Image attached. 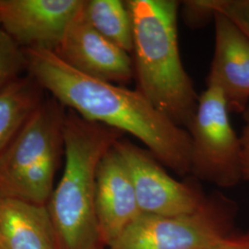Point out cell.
I'll list each match as a JSON object with an SVG mask.
<instances>
[{
	"label": "cell",
	"mask_w": 249,
	"mask_h": 249,
	"mask_svg": "<svg viewBox=\"0 0 249 249\" xmlns=\"http://www.w3.org/2000/svg\"><path fill=\"white\" fill-rule=\"evenodd\" d=\"M215 45L207 87L222 90L229 112L249 106V37L231 18L215 11Z\"/></svg>",
	"instance_id": "obj_11"
},
{
	"label": "cell",
	"mask_w": 249,
	"mask_h": 249,
	"mask_svg": "<svg viewBox=\"0 0 249 249\" xmlns=\"http://www.w3.org/2000/svg\"><path fill=\"white\" fill-rule=\"evenodd\" d=\"M216 249H249V231L243 234H233L224 245Z\"/></svg>",
	"instance_id": "obj_19"
},
{
	"label": "cell",
	"mask_w": 249,
	"mask_h": 249,
	"mask_svg": "<svg viewBox=\"0 0 249 249\" xmlns=\"http://www.w3.org/2000/svg\"><path fill=\"white\" fill-rule=\"evenodd\" d=\"M114 147L128 170L142 213L179 216L192 213L204 203L206 196L199 187L170 177L148 150L124 138Z\"/></svg>",
	"instance_id": "obj_7"
},
{
	"label": "cell",
	"mask_w": 249,
	"mask_h": 249,
	"mask_svg": "<svg viewBox=\"0 0 249 249\" xmlns=\"http://www.w3.org/2000/svg\"><path fill=\"white\" fill-rule=\"evenodd\" d=\"M53 53L72 69L93 79L121 86L133 80L131 54L99 34L82 9Z\"/></svg>",
	"instance_id": "obj_9"
},
{
	"label": "cell",
	"mask_w": 249,
	"mask_h": 249,
	"mask_svg": "<svg viewBox=\"0 0 249 249\" xmlns=\"http://www.w3.org/2000/svg\"><path fill=\"white\" fill-rule=\"evenodd\" d=\"M245 126L240 136L242 179L249 182V106L243 114Z\"/></svg>",
	"instance_id": "obj_18"
},
{
	"label": "cell",
	"mask_w": 249,
	"mask_h": 249,
	"mask_svg": "<svg viewBox=\"0 0 249 249\" xmlns=\"http://www.w3.org/2000/svg\"><path fill=\"white\" fill-rule=\"evenodd\" d=\"M133 25L137 90L175 124L187 129L198 103L181 60L176 0H127Z\"/></svg>",
	"instance_id": "obj_2"
},
{
	"label": "cell",
	"mask_w": 249,
	"mask_h": 249,
	"mask_svg": "<svg viewBox=\"0 0 249 249\" xmlns=\"http://www.w3.org/2000/svg\"><path fill=\"white\" fill-rule=\"evenodd\" d=\"M27 71L62 106L82 118L137 138L154 158L180 176L190 173L191 142L137 89L93 79L72 69L52 52L23 48Z\"/></svg>",
	"instance_id": "obj_1"
},
{
	"label": "cell",
	"mask_w": 249,
	"mask_h": 249,
	"mask_svg": "<svg viewBox=\"0 0 249 249\" xmlns=\"http://www.w3.org/2000/svg\"><path fill=\"white\" fill-rule=\"evenodd\" d=\"M84 0H0V27L21 48L53 52Z\"/></svg>",
	"instance_id": "obj_8"
},
{
	"label": "cell",
	"mask_w": 249,
	"mask_h": 249,
	"mask_svg": "<svg viewBox=\"0 0 249 249\" xmlns=\"http://www.w3.org/2000/svg\"><path fill=\"white\" fill-rule=\"evenodd\" d=\"M211 7L231 18L249 37V0H211Z\"/></svg>",
	"instance_id": "obj_16"
},
{
	"label": "cell",
	"mask_w": 249,
	"mask_h": 249,
	"mask_svg": "<svg viewBox=\"0 0 249 249\" xmlns=\"http://www.w3.org/2000/svg\"><path fill=\"white\" fill-rule=\"evenodd\" d=\"M27 71L26 55L0 27V89Z\"/></svg>",
	"instance_id": "obj_15"
},
{
	"label": "cell",
	"mask_w": 249,
	"mask_h": 249,
	"mask_svg": "<svg viewBox=\"0 0 249 249\" xmlns=\"http://www.w3.org/2000/svg\"><path fill=\"white\" fill-rule=\"evenodd\" d=\"M66 107L45 98L0 153V195L47 205L64 153Z\"/></svg>",
	"instance_id": "obj_4"
},
{
	"label": "cell",
	"mask_w": 249,
	"mask_h": 249,
	"mask_svg": "<svg viewBox=\"0 0 249 249\" xmlns=\"http://www.w3.org/2000/svg\"><path fill=\"white\" fill-rule=\"evenodd\" d=\"M236 204L215 193L192 213L179 216L142 214L107 249H216L230 232Z\"/></svg>",
	"instance_id": "obj_5"
},
{
	"label": "cell",
	"mask_w": 249,
	"mask_h": 249,
	"mask_svg": "<svg viewBox=\"0 0 249 249\" xmlns=\"http://www.w3.org/2000/svg\"><path fill=\"white\" fill-rule=\"evenodd\" d=\"M44 90L29 74L0 89V153L44 101Z\"/></svg>",
	"instance_id": "obj_13"
},
{
	"label": "cell",
	"mask_w": 249,
	"mask_h": 249,
	"mask_svg": "<svg viewBox=\"0 0 249 249\" xmlns=\"http://www.w3.org/2000/svg\"><path fill=\"white\" fill-rule=\"evenodd\" d=\"M125 134L88 121L71 109L64 125L65 167L47 203L58 249L102 248L95 212L100 160Z\"/></svg>",
	"instance_id": "obj_3"
},
{
	"label": "cell",
	"mask_w": 249,
	"mask_h": 249,
	"mask_svg": "<svg viewBox=\"0 0 249 249\" xmlns=\"http://www.w3.org/2000/svg\"><path fill=\"white\" fill-rule=\"evenodd\" d=\"M214 11L211 0H190L183 2L182 16L184 21L191 28L202 27L214 19Z\"/></svg>",
	"instance_id": "obj_17"
},
{
	"label": "cell",
	"mask_w": 249,
	"mask_h": 249,
	"mask_svg": "<svg viewBox=\"0 0 249 249\" xmlns=\"http://www.w3.org/2000/svg\"><path fill=\"white\" fill-rule=\"evenodd\" d=\"M0 249H58L47 205L0 195Z\"/></svg>",
	"instance_id": "obj_12"
},
{
	"label": "cell",
	"mask_w": 249,
	"mask_h": 249,
	"mask_svg": "<svg viewBox=\"0 0 249 249\" xmlns=\"http://www.w3.org/2000/svg\"><path fill=\"white\" fill-rule=\"evenodd\" d=\"M229 113L222 90L208 86L187 127L191 142L190 173L222 187H234L242 179L240 137L231 126Z\"/></svg>",
	"instance_id": "obj_6"
},
{
	"label": "cell",
	"mask_w": 249,
	"mask_h": 249,
	"mask_svg": "<svg viewBox=\"0 0 249 249\" xmlns=\"http://www.w3.org/2000/svg\"><path fill=\"white\" fill-rule=\"evenodd\" d=\"M103 249V248H100V249Z\"/></svg>",
	"instance_id": "obj_20"
},
{
	"label": "cell",
	"mask_w": 249,
	"mask_h": 249,
	"mask_svg": "<svg viewBox=\"0 0 249 249\" xmlns=\"http://www.w3.org/2000/svg\"><path fill=\"white\" fill-rule=\"evenodd\" d=\"M95 212L102 248H108L142 214L128 170L114 146L99 163Z\"/></svg>",
	"instance_id": "obj_10"
},
{
	"label": "cell",
	"mask_w": 249,
	"mask_h": 249,
	"mask_svg": "<svg viewBox=\"0 0 249 249\" xmlns=\"http://www.w3.org/2000/svg\"><path fill=\"white\" fill-rule=\"evenodd\" d=\"M82 10L99 34L126 53H132L133 25L125 1L84 0Z\"/></svg>",
	"instance_id": "obj_14"
}]
</instances>
